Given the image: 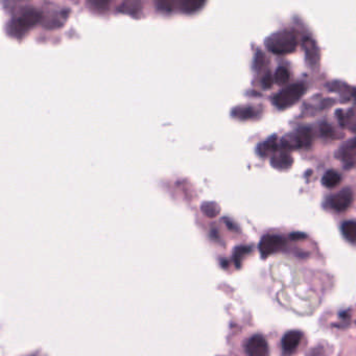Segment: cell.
Returning <instances> with one entry per match:
<instances>
[{
  "mask_svg": "<svg viewBox=\"0 0 356 356\" xmlns=\"http://www.w3.org/2000/svg\"><path fill=\"white\" fill-rule=\"evenodd\" d=\"M274 78L271 73H266L262 79V88L263 89H270L273 86Z\"/></svg>",
  "mask_w": 356,
  "mask_h": 356,
  "instance_id": "cell-18",
  "label": "cell"
},
{
  "mask_svg": "<svg viewBox=\"0 0 356 356\" xmlns=\"http://www.w3.org/2000/svg\"><path fill=\"white\" fill-rule=\"evenodd\" d=\"M252 252V247L251 246H246V245H239L237 246L234 252H233V260L235 265L237 268H240L242 259L245 255H247L248 253Z\"/></svg>",
  "mask_w": 356,
  "mask_h": 356,
  "instance_id": "cell-14",
  "label": "cell"
},
{
  "mask_svg": "<svg viewBox=\"0 0 356 356\" xmlns=\"http://www.w3.org/2000/svg\"><path fill=\"white\" fill-rule=\"evenodd\" d=\"M305 93V86L302 83L293 84L286 89H283L281 92L276 94L273 97V103L279 109H287L292 106Z\"/></svg>",
  "mask_w": 356,
  "mask_h": 356,
  "instance_id": "cell-2",
  "label": "cell"
},
{
  "mask_svg": "<svg viewBox=\"0 0 356 356\" xmlns=\"http://www.w3.org/2000/svg\"><path fill=\"white\" fill-rule=\"evenodd\" d=\"M290 237H291V239H293V240H300V239L306 238V235H305L304 233H299V232H297V233H292Z\"/></svg>",
  "mask_w": 356,
  "mask_h": 356,
  "instance_id": "cell-22",
  "label": "cell"
},
{
  "mask_svg": "<svg viewBox=\"0 0 356 356\" xmlns=\"http://www.w3.org/2000/svg\"><path fill=\"white\" fill-rule=\"evenodd\" d=\"M352 201H353L352 190L350 188H344L340 192L332 195L330 198L329 204L333 210L343 212L350 207Z\"/></svg>",
  "mask_w": 356,
  "mask_h": 356,
  "instance_id": "cell-6",
  "label": "cell"
},
{
  "mask_svg": "<svg viewBox=\"0 0 356 356\" xmlns=\"http://www.w3.org/2000/svg\"><path fill=\"white\" fill-rule=\"evenodd\" d=\"M232 115L235 116L236 118L245 120V119H251V118L255 117L256 112H255L254 108H252V106L242 105V106H237V108H235L232 112Z\"/></svg>",
  "mask_w": 356,
  "mask_h": 356,
  "instance_id": "cell-13",
  "label": "cell"
},
{
  "mask_svg": "<svg viewBox=\"0 0 356 356\" xmlns=\"http://www.w3.org/2000/svg\"><path fill=\"white\" fill-rule=\"evenodd\" d=\"M274 80L278 85H286L290 81V73L286 67H279L274 76Z\"/></svg>",
  "mask_w": 356,
  "mask_h": 356,
  "instance_id": "cell-15",
  "label": "cell"
},
{
  "mask_svg": "<svg viewBox=\"0 0 356 356\" xmlns=\"http://www.w3.org/2000/svg\"><path fill=\"white\" fill-rule=\"evenodd\" d=\"M342 233L349 242L356 243V222L348 221L343 223Z\"/></svg>",
  "mask_w": 356,
  "mask_h": 356,
  "instance_id": "cell-11",
  "label": "cell"
},
{
  "mask_svg": "<svg viewBox=\"0 0 356 356\" xmlns=\"http://www.w3.org/2000/svg\"><path fill=\"white\" fill-rule=\"evenodd\" d=\"M247 356H269L270 347L265 337L261 334H255L247 340L245 344Z\"/></svg>",
  "mask_w": 356,
  "mask_h": 356,
  "instance_id": "cell-5",
  "label": "cell"
},
{
  "mask_svg": "<svg viewBox=\"0 0 356 356\" xmlns=\"http://www.w3.org/2000/svg\"><path fill=\"white\" fill-rule=\"evenodd\" d=\"M293 163H294V160H293L292 156L289 154H286V153H282L279 156L274 157L271 160V164L275 168L280 169V170L289 169L293 165Z\"/></svg>",
  "mask_w": 356,
  "mask_h": 356,
  "instance_id": "cell-8",
  "label": "cell"
},
{
  "mask_svg": "<svg viewBox=\"0 0 356 356\" xmlns=\"http://www.w3.org/2000/svg\"><path fill=\"white\" fill-rule=\"evenodd\" d=\"M203 211L205 212V215L208 216L209 218H215L219 215V207L216 205V204H213V203H207V204H204L203 206Z\"/></svg>",
  "mask_w": 356,
  "mask_h": 356,
  "instance_id": "cell-17",
  "label": "cell"
},
{
  "mask_svg": "<svg viewBox=\"0 0 356 356\" xmlns=\"http://www.w3.org/2000/svg\"><path fill=\"white\" fill-rule=\"evenodd\" d=\"M300 148H308L312 142V132L309 128H302L295 134Z\"/></svg>",
  "mask_w": 356,
  "mask_h": 356,
  "instance_id": "cell-10",
  "label": "cell"
},
{
  "mask_svg": "<svg viewBox=\"0 0 356 356\" xmlns=\"http://www.w3.org/2000/svg\"><path fill=\"white\" fill-rule=\"evenodd\" d=\"M202 5H203V3H201V2H186L183 4V10H185L187 12H192L194 10L199 9Z\"/></svg>",
  "mask_w": 356,
  "mask_h": 356,
  "instance_id": "cell-20",
  "label": "cell"
},
{
  "mask_svg": "<svg viewBox=\"0 0 356 356\" xmlns=\"http://www.w3.org/2000/svg\"><path fill=\"white\" fill-rule=\"evenodd\" d=\"M41 13L35 9L28 8L24 9L21 14L15 17L10 23V30L12 33H20L26 30L30 25L34 24L39 20Z\"/></svg>",
  "mask_w": 356,
  "mask_h": 356,
  "instance_id": "cell-3",
  "label": "cell"
},
{
  "mask_svg": "<svg viewBox=\"0 0 356 356\" xmlns=\"http://www.w3.org/2000/svg\"><path fill=\"white\" fill-rule=\"evenodd\" d=\"M298 45L297 35L291 30H280L272 33L265 40V46L275 55H288L295 51Z\"/></svg>",
  "mask_w": 356,
  "mask_h": 356,
  "instance_id": "cell-1",
  "label": "cell"
},
{
  "mask_svg": "<svg viewBox=\"0 0 356 356\" xmlns=\"http://www.w3.org/2000/svg\"><path fill=\"white\" fill-rule=\"evenodd\" d=\"M321 133H322L323 136L330 138V137H333L334 130L332 129V127L330 126V124L324 122V123L321 124Z\"/></svg>",
  "mask_w": 356,
  "mask_h": 356,
  "instance_id": "cell-19",
  "label": "cell"
},
{
  "mask_svg": "<svg viewBox=\"0 0 356 356\" xmlns=\"http://www.w3.org/2000/svg\"><path fill=\"white\" fill-rule=\"evenodd\" d=\"M302 339H303V333L299 330H291L283 335L281 346L283 352L286 354H293L299 347Z\"/></svg>",
  "mask_w": 356,
  "mask_h": 356,
  "instance_id": "cell-7",
  "label": "cell"
},
{
  "mask_svg": "<svg viewBox=\"0 0 356 356\" xmlns=\"http://www.w3.org/2000/svg\"><path fill=\"white\" fill-rule=\"evenodd\" d=\"M286 246V240L279 235H265L261 238L258 248L262 258H268L269 256L283 250Z\"/></svg>",
  "mask_w": 356,
  "mask_h": 356,
  "instance_id": "cell-4",
  "label": "cell"
},
{
  "mask_svg": "<svg viewBox=\"0 0 356 356\" xmlns=\"http://www.w3.org/2000/svg\"><path fill=\"white\" fill-rule=\"evenodd\" d=\"M341 182V175L334 170H328L322 177V183L327 188H333Z\"/></svg>",
  "mask_w": 356,
  "mask_h": 356,
  "instance_id": "cell-12",
  "label": "cell"
},
{
  "mask_svg": "<svg viewBox=\"0 0 356 356\" xmlns=\"http://www.w3.org/2000/svg\"><path fill=\"white\" fill-rule=\"evenodd\" d=\"M277 149H278L277 137L273 136V137L269 138L266 141L261 142V144L257 148V153L261 157H266V156H269L272 153H275L277 151Z\"/></svg>",
  "mask_w": 356,
  "mask_h": 356,
  "instance_id": "cell-9",
  "label": "cell"
},
{
  "mask_svg": "<svg viewBox=\"0 0 356 356\" xmlns=\"http://www.w3.org/2000/svg\"><path fill=\"white\" fill-rule=\"evenodd\" d=\"M304 45H305V49H306V56L307 59L310 61L313 60H317L318 58V51L317 48L315 47V44L313 43V41H311L310 39H306L304 41Z\"/></svg>",
  "mask_w": 356,
  "mask_h": 356,
  "instance_id": "cell-16",
  "label": "cell"
},
{
  "mask_svg": "<svg viewBox=\"0 0 356 356\" xmlns=\"http://www.w3.org/2000/svg\"><path fill=\"white\" fill-rule=\"evenodd\" d=\"M263 63H264V55L261 52V51H258L257 52V55L255 57V63H254V66L257 70H259L262 66H263Z\"/></svg>",
  "mask_w": 356,
  "mask_h": 356,
  "instance_id": "cell-21",
  "label": "cell"
},
{
  "mask_svg": "<svg viewBox=\"0 0 356 356\" xmlns=\"http://www.w3.org/2000/svg\"><path fill=\"white\" fill-rule=\"evenodd\" d=\"M336 116H337V119H339L340 123H341V126L344 127L345 126V120H344V112L342 110H339V111H336Z\"/></svg>",
  "mask_w": 356,
  "mask_h": 356,
  "instance_id": "cell-23",
  "label": "cell"
},
{
  "mask_svg": "<svg viewBox=\"0 0 356 356\" xmlns=\"http://www.w3.org/2000/svg\"><path fill=\"white\" fill-rule=\"evenodd\" d=\"M351 142H352V146H353L354 150H356V138H355V139H353Z\"/></svg>",
  "mask_w": 356,
  "mask_h": 356,
  "instance_id": "cell-24",
  "label": "cell"
}]
</instances>
